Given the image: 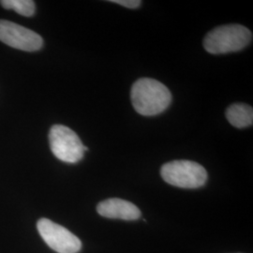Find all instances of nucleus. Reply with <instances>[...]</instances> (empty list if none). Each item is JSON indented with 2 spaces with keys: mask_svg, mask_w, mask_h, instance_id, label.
Returning <instances> with one entry per match:
<instances>
[{
  "mask_svg": "<svg viewBox=\"0 0 253 253\" xmlns=\"http://www.w3.org/2000/svg\"><path fill=\"white\" fill-rule=\"evenodd\" d=\"M130 99L138 114L154 117L169 107L172 94L163 83L151 78H141L132 84Z\"/></svg>",
  "mask_w": 253,
  "mask_h": 253,
  "instance_id": "nucleus-1",
  "label": "nucleus"
},
{
  "mask_svg": "<svg viewBox=\"0 0 253 253\" xmlns=\"http://www.w3.org/2000/svg\"><path fill=\"white\" fill-rule=\"evenodd\" d=\"M252 40L251 30L244 26L225 25L208 32L204 40V47L210 54H228L244 49Z\"/></svg>",
  "mask_w": 253,
  "mask_h": 253,
  "instance_id": "nucleus-2",
  "label": "nucleus"
},
{
  "mask_svg": "<svg viewBox=\"0 0 253 253\" xmlns=\"http://www.w3.org/2000/svg\"><path fill=\"white\" fill-rule=\"evenodd\" d=\"M161 174L166 183L182 189H197L208 180L207 170L195 162L172 161L165 163Z\"/></svg>",
  "mask_w": 253,
  "mask_h": 253,
  "instance_id": "nucleus-3",
  "label": "nucleus"
},
{
  "mask_svg": "<svg viewBox=\"0 0 253 253\" xmlns=\"http://www.w3.org/2000/svg\"><path fill=\"white\" fill-rule=\"evenodd\" d=\"M50 148L59 161L67 163H76L84 158L88 148L83 143L73 129L63 125H54L49 132Z\"/></svg>",
  "mask_w": 253,
  "mask_h": 253,
  "instance_id": "nucleus-4",
  "label": "nucleus"
},
{
  "mask_svg": "<svg viewBox=\"0 0 253 253\" xmlns=\"http://www.w3.org/2000/svg\"><path fill=\"white\" fill-rule=\"evenodd\" d=\"M37 228L46 244L58 253H77L82 249L81 240L65 227L48 218H41Z\"/></svg>",
  "mask_w": 253,
  "mask_h": 253,
  "instance_id": "nucleus-5",
  "label": "nucleus"
},
{
  "mask_svg": "<svg viewBox=\"0 0 253 253\" xmlns=\"http://www.w3.org/2000/svg\"><path fill=\"white\" fill-rule=\"evenodd\" d=\"M0 42L26 52H35L43 45L38 33L7 20H0Z\"/></svg>",
  "mask_w": 253,
  "mask_h": 253,
  "instance_id": "nucleus-6",
  "label": "nucleus"
},
{
  "mask_svg": "<svg viewBox=\"0 0 253 253\" xmlns=\"http://www.w3.org/2000/svg\"><path fill=\"white\" fill-rule=\"evenodd\" d=\"M97 212L102 217L124 220H136L141 217V211L134 204L118 198L100 202L97 207Z\"/></svg>",
  "mask_w": 253,
  "mask_h": 253,
  "instance_id": "nucleus-7",
  "label": "nucleus"
},
{
  "mask_svg": "<svg viewBox=\"0 0 253 253\" xmlns=\"http://www.w3.org/2000/svg\"><path fill=\"white\" fill-rule=\"evenodd\" d=\"M226 118L232 126L237 128L253 126V107L244 103H234L227 108Z\"/></svg>",
  "mask_w": 253,
  "mask_h": 253,
  "instance_id": "nucleus-8",
  "label": "nucleus"
},
{
  "mask_svg": "<svg viewBox=\"0 0 253 253\" xmlns=\"http://www.w3.org/2000/svg\"><path fill=\"white\" fill-rule=\"evenodd\" d=\"M1 6L6 9H13L19 14L30 17L35 13V2L32 0H2Z\"/></svg>",
  "mask_w": 253,
  "mask_h": 253,
  "instance_id": "nucleus-9",
  "label": "nucleus"
},
{
  "mask_svg": "<svg viewBox=\"0 0 253 253\" xmlns=\"http://www.w3.org/2000/svg\"><path fill=\"white\" fill-rule=\"evenodd\" d=\"M110 2L121 5V6L126 7L128 9H137L142 4V1H140V0H111Z\"/></svg>",
  "mask_w": 253,
  "mask_h": 253,
  "instance_id": "nucleus-10",
  "label": "nucleus"
}]
</instances>
